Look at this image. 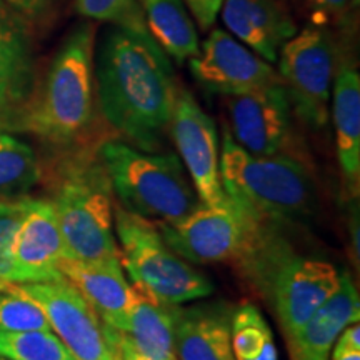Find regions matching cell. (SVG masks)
Wrapping results in <instances>:
<instances>
[{"label": "cell", "instance_id": "1", "mask_svg": "<svg viewBox=\"0 0 360 360\" xmlns=\"http://www.w3.org/2000/svg\"><path fill=\"white\" fill-rule=\"evenodd\" d=\"M94 79L110 127L135 148H160L180 89L169 57L148 32L112 25L98 47Z\"/></svg>", "mask_w": 360, "mask_h": 360}, {"label": "cell", "instance_id": "2", "mask_svg": "<svg viewBox=\"0 0 360 360\" xmlns=\"http://www.w3.org/2000/svg\"><path fill=\"white\" fill-rule=\"evenodd\" d=\"M94 47L96 30L82 24L69 34L35 85L19 129L53 146H67L82 135L94 117Z\"/></svg>", "mask_w": 360, "mask_h": 360}, {"label": "cell", "instance_id": "3", "mask_svg": "<svg viewBox=\"0 0 360 360\" xmlns=\"http://www.w3.org/2000/svg\"><path fill=\"white\" fill-rule=\"evenodd\" d=\"M220 179L225 193L259 222H300L314 209V182L305 164L290 154H249L227 129Z\"/></svg>", "mask_w": 360, "mask_h": 360}, {"label": "cell", "instance_id": "4", "mask_svg": "<svg viewBox=\"0 0 360 360\" xmlns=\"http://www.w3.org/2000/svg\"><path fill=\"white\" fill-rule=\"evenodd\" d=\"M238 262L272 305L283 335L307 322L340 283L334 265L295 255L285 242L265 232L264 225Z\"/></svg>", "mask_w": 360, "mask_h": 360}, {"label": "cell", "instance_id": "5", "mask_svg": "<svg viewBox=\"0 0 360 360\" xmlns=\"http://www.w3.org/2000/svg\"><path fill=\"white\" fill-rule=\"evenodd\" d=\"M112 192L120 207L154 224H175L200 205L195 188L174 154H155L125 142L98 148Z\"/></svg>", "mask_w": 360, "mask_h": 360}, {"label": "cell", "instance_id": "6", "mask_svg": "<svg viewBox=\"0 0 360 360\" xmlns=\"http://www.w3.org/2000/svg\"><path fill=\"white\" fill-rule=\"evenodd\" d=\"M120 264L142 294L169 305H184L214 292L212 282L170 249L154 222L114 207Z\"/></svg>", "mask_w": 360, "mask_h": 360}, {"label": "cell", "instance_id": "7", "mask_svg": "<svg viewBox=\"0 0 360 360\" xmlns=\"http://www.w3.org/2000/svg\"><path fill=\"white\" fill-rule=\"evenodd\" d=\"M112 193L101 159H80L65 170L52 204L67 259L120 260Z\"/></svg>", "mask_w": 360, "mask_h": 360}, {"label": "cell", "instance_id": "8", "mask_svg": "<svg viewBox=\"0 0 360 360\" xmlns=\"http://www.w3.org/2000/svg\"><path fill=\"white\" fill-rule=\"evenodd\" d=\"M264 222L231 197L219 205L200 204L175 224H155L170 249L193 264L238 262Z\"/></svg>", "mask_w": 360, "mask_h": 360}, {"label": "cell", "instance_id": "9", "mask_svg": "<svg viewBox=\"0 0 360 360\" xmlns=\"http://www.w3.org/2000/svg\"><path fill=\"white\" fill-rule=\"evenodd\" d=\"M278 77L294 114L312 129L328 120V102L335 75V44L330 32L310 24L282 45L277 56Z\"/></svg>", "mask_w": 360, "mask_h": 360}, {"label": "cell", "instance_id": "10", "mask_svg": "<svg viewBox=\"0 0 360 360\" xmlns=\"http://www.w3.org/2000/svg\"><path fill=\"white\" fill-rule=\"evenodd\" d=\"M0 292H17L32 299L75 360H115L103 335L101 317L65 278L37 283L0 281Z\"/></svg>", "mask_w": 360, "mask_h": 360}, {"label": "cell", "instance_id": "11", "mask_svg": "<svg viewBox=\"0 0 360 360\" xmlns=\"http://www.w3.org/2000/svg\"><path fill=\"white\" fill-rule=\"evenodd\" d=\"M232 139L254 155L285 154L294 137V109L282 82L225 96Z\"/></svg>", "mask_w": 360, "mask_h": 360}, {"label": "cell", "instance_id": "12", "mask_svg": "<svg viewBox=\"0 0 360 360\" xmlns=\"http://www.w3.org/2000/svg\"><path fill=\"white\" fill-rule=\"evenodd\" d=\"M169 134L200 204L219 205L227 200L220 179L217 127L187 90L179 92Z\"/></svg>", "mask_w": 360, "mask_h": 360}, {"label": "cell", "instance_id": "13", "mask_svg": "<svg viewBox=\"0 0 360 360\" xmlns=\"http://www.w3.org/2000/svg\"><path fill=\"white\" fill-rule=\"evenodd\" d=\"M188 67L202 87L222 96H237L281 82L272 64L224 29L210 30Z\"/></svg>", "mask_w": 360, "mask_h": 360}, {"label": "cell", "instance_id": "14", "mask_svg": "<svg viewBox=\"0 0 360 360\" xmlns=\"http://www.w3.org/2000/svg\"><path fill=\"white\" fill-rule=\"evenodd\" d=\"M29 22L0 0V129L17 130L35 87Z\"/></svg>", "mask_w": 360, "mask_h": 360}, {"label": "cell", "instance_id": "15", "mask_svg": "<svg viewBox=\"0 0 360 360\" xmlns=\"http://www.w3.org/2000/svg\"><path fill=\"white\" fill-rule=\"evenodd\" d=\"M64 240L52 200L30 199L12 244L13 283L62 281Z\"/></svg>", "mask_w": 360, "mask_h": 360}, {"label": "cell", "instance_id": "16", "mask_svg": "<svg viewBox=\"0 0 360 360\" xmlns=\"http://www.w3.org/2000/svg\"><path fill=\"white\" fill-rule=\"evenodd\" d=\"M220 15L227 32L269 64L277 62L282 45L297 34L283 0H224Z\"/></svg>", "mask_w": 360, "mask_h": 360}, {"label": "cell", "instance_id": "17", "mask_svg": "<svg viewBox=\"0 0 360 360\" xmlns=\"http://www.w3.org/2000/svg\"><path fill=\"white\" fill-rule=\"evenodd\" d=\"M360 299L349 274H340L339 289L307 322L285 335L289 360H328L337 337L349 323L359 322Z\"/></svg>", "mask_w": 360, "mask_h": 360}, {"label": "cell", "instance_id": "18", "mask_svg": "<svg viewBox=\"0 0 360 360\" xmlns=\"http://www.w3.org/2000/svg\"><path fill=\"white\" fill-rule=\"evenodd\" d=\"M232 307L224 302L175 309L177 360H236L231 344Z\"/></svg>", "mask_w": 360, "mask_h": 360}, {"label": "cell", "instance_id": "19", "mask_svg": "<svg viewBox=\"0 0 360 360\" xmlns=\"http://www.w3.org/2000/svg\"><path fill=\"white\" fill-rule=\"evenodd\" d=\"M60 274L92 305L102 323L114 326L132 304L135 289L124 276L120 260L62 259Z\"/></svg>", "mask_w": 360, "mask_h": 360}, {"label": "cell", "instance_id": "20", "mask_svg": "<svg viewBox=\"0 0 360 360\" xmlns=\"http://www.w3.org/2000/svg\"><path fill=\"white\" fill-rule=\"evenodd\" d=\"M332 119L337 159L345 187L352 197L360 191V75L352 65H342L332 82Z\"/></svg>", "mask_w": 360, "mask_h": 360}, {"label": "cell", "instance_id": "21", "mask_svg": "<svg viewBox=\"0 0 360 360\" xmlns=\"http://www.w3.org/2000/svg\"><path fill=\"white\" fill-rule=\"evenodd\" d=\"M175 309L177 305L164 304L135 289L127 312L109 327L115 328L139 354L146 357L177 360L174 350Z\"/></svg>", "mask_w": 360, "mask_h": 360}, {"label": "cell", "instance_id": "22", "mask_svg": "<svg viewBox=\"0 0 360 360\" xmlns=\"http://www.w3.org/2000/svg\"><path fill=\"white\" fill-rule=\"evenodd\" d=\"M147 32L179 65L200 52L197 27L184 0H142Z\"/></svg>", "mask_w": 360, "mask_h": 360}, {"label": "cell", "instance_id": "23", "mask_svg": "<svg viewBox=\"0 0 360 360\" xmlns=\"http://www.w3.org/2000/svg\"><path fill=\"white\" fill-rule=\"evenodd\" d=\"M40 174L32 147L0 129V202L25 197Z\"/></svg>", "mask_w": 360, "mask_h": 360}, {"label": "cell", "instance_id": "24", "mask_svg": "<svg viewBox=\"0 0 360 360\" xmlns=\"http://www.w3.org/2000/svg\"><path fill=\"white\" fill-rule=\"evenodd\" d=\"M231 344L236 360H278L270 326L257 305L250 302L232 309Z\"/></svg>", "mask_w": 360, "mask_h": 360}, {"label": "cell", "instance_id": "25", "mask_svg": "<svg viewBox=\"0 0 360 360\" xmlns=\"http://www.w3.org/2000/svg\"><path fill=\"white\" fill-rule=\"evenodd\" d=\"M0 357L6 360H75L52 330H0Z\"/></svg>", "mask_w": 360, "mask_h": 360}, {"label": "cell", "instance_id": "26", "mask_svg": "<svg viewBox=\"0 0 360 360\" xmlns=\"http://www.w3.org/2000/svg\"><path fill=\"white\" fill-rule=\"evenodd\" d=\"M75 7L85 19L147 32L142 0H75Z\"/></svg>", "mask_w": 360, "mask_h": 360}, {"label": "cell", "instance_id": "27", "mask_svg": "<svg viewBox=\"0 0 360 360\" xmlns=\"http://www.w3.org/2000/svg\"><path fill=\"white\" fill-rule=\"evenodd\" d=\"M0 330H52L44 310L29 297L17 292H0Z\"/></svg>", "mask_w": 360, "mask_h": 360}, {"label": "cell", "instance_id": "28", "mask_svg": "<svg viewBox=\"0 0 360 360\" xmlns=\"http://www.w3.org/2000/svg\"><path fill=\"white\" fill-rule=\"evenodd\" d=\"M29 197L0 202V281L13 282L12 244L24 217Z\"/></svg>", "mask_w": 360, "mask_h": 360}, {"label": "cell", "instance_id": "29", "mask_svg": "<svg viewBox=\"0 0 360 360\" xmlns=\"http://www.w3.org/2000/svg\"><path fill=\"white\" fill-rule=\"evenodd\" d=\"M6 2L29 24H44L51 17L56 0H6Z\"/></svg>", "mask_w": 360, "mask_h": 360}, {"label": "cell", "instance_id": "30", "mask_svg": "<svg viewBox=\"0 0 360 360\" xmlns=\"http://www.w3.org/2000/svg\"><path fill=\"white\" fill-rule=\"evenodd\" d=\"M224 0H184L188 12L193 13L197 24L202 30L212 29L215 20H217L220 7H222Z\"/></svg>", "mask_w": 360, "mask_h": 360}, {"label": "cell", "instance_id": "31", "mask_svg": "<svg viewBox=\"0 0 360 360\" xmlns=\"http://www.w3.org/2000/svg\"><path fill=\"white\" fill-rule=\"evenodd\" d=\"M102 328H103V335H105L107 344H109L115 360H155L139 354L137 350H135L132 345H130L129 342L115 330V328L103 326V323H102Z\"/></svg>", "mask_w": 360, "mask_h": 360}, {"label": "cell", "instance_id": "32", "mask_svg": "<svg viewBox=\"0 0 360 360\" xmlns=\"http://www.w3.org/2000/svg\"><path fill=\"white\" fill-rule=\"evenodd\" d=\"M315 7V11L322 15H340L347 11L352 0H309Z\"/></svg>", "mask_w": 360, "mask_h": 360}, {"label": "cell", "instance_id": "33", "mask_svg": "<svg viewBox=\"0 0 360 360\" xmlns=\"http://www.w3.org/2000/svg\"><path fill=\"white\" fill-rule=\"evenodd\" d=\"M328 360H360V350L332 347Z\"/></svg>", "mask_w": 360, "mask_h": 360}, {"label": "cell", "instance_id": "34", "mask_svg": "<svg viewBox=\"0 0 360 360\" xmlns=\"http://www.w3.org/2000/svg\"><path fill=\"white\" fill-rule=\"evenodd\" d=\"M0 360H6V359H2V357H0Z\"/></svg>", "mask_w": 360, "mask_h": 360}]
</instances>
